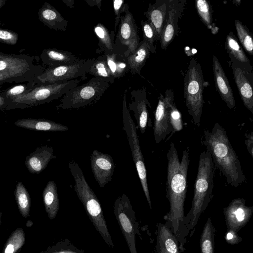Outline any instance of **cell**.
Wrapping results in <instances>:
<instances>
[{
	"mask_svg": "<svg viewBox=\"0 0 253 253\" xmlns=\"http://www.w3.org/2000/svg\"><path fill=\"white\" fill-rule=\"evenodd\" d=\"M168 160L166 197L169 203V211L164 216L165 224L176 236L179 225L184 217V205L187 186L189 155L183 151L179 161L174 144L171 142L167 154Z\"/></svg>",
	"mask_w": 253,
	"mask_h": 253,
	"instance_id": "cell-1",
	"label": "cell"
},
{
	"mask_svg": "<svg viewBox=\"0 0 253 253\" xmlns=\"http://www.w3.org/2000/svg\"><path fill=\"white\" fill-rule=\"evenodd\" d=\"M214 166L211 157L207 151L201 152L194 187L191 208L184 216L176 235L181 253L185 250L187 238L192 237L201 214L206 210L213 197Z\"/></svg>",
	"mask_w": 253,
	"mask_h": 253,
	"instance_id": "cell-2",
	"label": "cell"
},
{
	"mask_svg": "<svg viewBox=\"0 0 253 253\" xmlns=\"http://www.w3.org/2000/svg\"><path fill=\"white\" fill-rule=\"evenodd\" d=\"M203 142L211 155L214 166L224 176L228 184L237 188L246 180L238 155L225 129L216 123L211 131L204 130Z\"/></svg>",
	"mask_w": 253,
	"mask_h": 253,
	"instance_id": "cell-3",
	"label": "cell"
},
{
	"mask_svg": "<svg viewBox=\"0 0 253 253\" xmlns=\"http://www.w3.org/2000/svg\"><path fill=\"white\" fill-rule=\"evenodd\" d=\"M68 167L75 180L74 189L89 218L105 242L109 247L113 248L114 245L98 199L86 181L78 163L72 160L69 162Z\"/></svg>",
	"mask_w": 253,
	"mask_h": 253,
	"instance_id": "cell-4",
	"label": "cell"
},
{
	"mask_svg": "<svg viewBox=\"0 0 253 253\" xmlns=\"http://www.w3.org/2000/svg\"><path fill=\"white\" fill-rule=\"evenodd\" d=\"M34 57L25 54H9L0 59V85L12 83L35 82L46 68L35 63Z\"/></svg>",
	"mask_w": 253,
	"mask_h": 253,
	"instance_id": "cell-5",
	"label": "cell"
},
{
	"mask_svg": "<svg viewBox=\"0 0 253 253\" xmlns=\"http://www.w3.org/2000/svg\"><path fill=\"white\" fill-rule=\"evenodd\" d=\"M110 85L108 79L93 77L86 83L69 90L61 98L55 109L72 110L93 105Z\"/></svg>",
	"mask_w": 253,
	"mask_h": 253,
	"instance_id": "cell-6",
	"label": "cell"
},
{
	"mask_svg": "<svg viewBox=\"0 0 253 253\" xmlns=\"http://www.w3.org/2000/svg\"><path fill=\"white\" fill-rule=\"evenodd\" d=\"M184 95L188 113L194 123L199 126L203 111L204 78L202 69L195 59H191L184 79Z\"/></svg>",
	"mask_w": 253,
	"mask_h": 253,
	"instance_id": "cell-7",
	"label": "cell"
},
{
	"mask_svg": "<svg viewBox=\"0 0 253 253\" xmlns=\"http://www.w3.org/2000/svg\"><path fill=\"white\" fill-rule=\"evenodd\" d=\"M126 92L124 94L123 100V129L125 130L129 145L131 150L132 159L137 172L140 183L150 209H152V203L148 189L147 171L144 159L139 144L137 133V128L132 119L126 106Z\"/></svg>",
	"mask_w": 253,
	"mask_h": 253,
	"instance_id": "cell-8",
	"label": "cell"
},
{
	"mask_svg": "<svg viewBox=\"0 0 253 253\" xmlns=\"http://www.w3.org/2000/svg\"><path fill=\"white\" fill-rule=\"evenodd\" d=\"M82 79L52 84H40L29 92L20 95L11 100L12 103L20 105L36 106L58 99L71 89L78 86Z\"/></svg>",
	"mask_w": 253,
	"mask_h": 253,
	"instance_id": "cell-9",
	"label": "cell"
},
{
	"mask_svg": "<svg viewBox=\"0 0 253 253\" xmlns=\"http://www.w3.org/2000/svg\"><path fill=\"white\" fill-rule=\"evenodd\" d=\"M113 211L130 253H137L136 235L139 233L138 222L128 197L124 193L114 202Z\"/></svg>",
	"mask_w": 253,
	"mask_h": 253,
	"instance_id": "cell-10",
	"label": "cell"
},
{
	"mask_svg": "<svg viewBox=\"0 0 253 253\" xmlns=\"http://www.w3.org/2000/svg\"><path fill=\"white\" fill-rule=\"evenodd\" d=\"M92 59L78 60L74 63L56 67L46 68L42 74L35 80L37 85L64 82L81 77L82 80L87 78Z\"/></svg>",
	"mask_w": 253,
	"mask_h": 253,
	"instance_id": "cell-11",
	"label": "cell"
},
{
	"mask_svg": "<svg viewBox=\"0 0 253 253\" xmlns=\"http://www.w3.org/2000/svg\"><path fill=\"white\" fill-rule=\"evenodd\" d=\"M124 13L121 16L115 43L118 52L127 57L136 51L140 38L135 21L126 3Z\"/></svg>",
	"mask_w": 253,
	"mask_h": 253,
	"instance_id": "cell-12",
	"label": "cell"
},
{
	"mask_svg": "<svg viewBox=\"0 0 253 253\" xmlns=\"http://www.w3.org/2000/svg\"><path fill=\"white\" fill-rule=\"evenodd\" d=\"M174 101V94L172 90H167L165 96L160 95L155 112L153 126L154 139L159 144L165 140L171 133L172 129L169 120V110L170 105Z\"/></svg>",
	"mask_w": 253,
	"mask_h": 253,
	"instance_id": "cell-13",
	"label": "cell"
},
{
	"mask_svg": "<svg viewBox=\"0 0 253 253\" xmlns=\"http://www.w3.org/2000/svg\"><path fill=\"white\" fill-rule=\"evenodd\" d=\"M246 202L243 198L234 199L223 209L227 230L238 233L249 221L253 213V207L247 206Z\"/></svg>",
	"mask_w": 253,
	"mask_h": 253,
	"instance_id": "cell-14",
	"label": "cell"
},
{
	"mask_svg": "<svg viewBox=\"0 0 253 253\" xmlns=\"http://www.w3.org/2000/svg\"><path fill=\"white\" fill-rule=\"evenodd\" d=\"M186 0H169L165 24L160 39L162 49H166L178 32V21L182 16Z\"/></svg>",
	"mask_w": 253,
	"mask_h": 253,
	"instance_id": "cell-15",
	"label": "cell"
},
{
	"mask_svg": "<svg viewBox=\"0 0 253 253\" xmlns=\"http://www.w3.org/2000/svg\"><path fill=\"white\" fill-rule=\"evenodd\" d=\"M90 165L94 177L101 188L112 180L115 165L111 155L94 149L90 156Z\"/></svg>",
	"mask_w": 253,
	"mask_h": 253,
	"instance_id": "cell-16",
	"label": "cell"
},
{
	"mask_svg": "<svg viewBox=\"0 0 253 253\" xmlns=\"http://www.w3.org/2000/svg\"><path fill=\"white\" fill-rule=\"evenodd\" d=\"M131 102L128 104V110L132 111L141 133H144L148 124L149 114L148 107H151L147 99L145 89L133 90L130 92Z\"/></svg>",
	"mask_w": 253,
	"mask_h": 253,
	"instance_id": "cell-17",
	"label": "cell"
},
{
	"mask_svg": "<svg viewBox=\"0 0 253 253\" xmlns=\"http://www.w3.org/2000/svg\"><path fill=\"white\" fill-rule=\"evenodd\" d=\"M212 69L216 89L227 107L233 109L235 106L233 92L227 77L215 55L212 59Z\"/></svg>",
	"mask_w": 253,
	"mask_h": 253,
	"instance_id": "cell-18",
	"label": "cell"
},
{
	"mask_svg": "<svg viewBox=\"0 0 253 253\" xmlns=\"http://www.w3.org/2000/svg\"><path fill=\"white\" fill-rule=\"evenodd\" d=\"M53 148L51 146H42L27 156L25 164L29 171L32 173H40L47 166L49 162L55 159Z\"/></svg>",
	"mask_w": 253,
	"mask_h": 253,
	"instance_id": "cell-19",
	"label": "cell"
},
{
	"mask_svg": "<svg viewBox=\"0 0 253 253\" xmlns=\"http://www.w3.org/2000/svg\"><path fill=\"white\" fill-rule=\"evenodd\" d=\"M169 0H157L152 4L149 3L148 10L144 13L154 27L158 40L166 23Z\"/></svg>",
	"mask_w": 253,
	"mask_h": 253,
	"instance_id": "cell-20",
	"label": "cell"
},
{
	"mask_svg": "<svg viewBox=\"0 0 253 253\" xmlns=\"http://www.w3.org/2000/svg\"><path fill=\"white\" fill-rule=\"evenodd\" d=\"M156 250L157 253H180L179 242L171 230L165 224L157 226Z\"/></svg>",
	"mask_w": 253,
	"mask_h": 253,
	"instance_id": "cell-21",
	"label": "cell"
},
{
	"mask_svg": "<svg viewBox=\"0 0 253 253\" xmlns=\"http://www.w3.org/2000/svg\"><path fill=\"white\" fill-rule=\"evenodd\" d=\"M40 20L50 29L65 32L68 21L53 6L45 2L39 10Z\"/></svg>",
	"mask_w": 253,
	"mask_h": 253,
	"instance_id": "cell-22",
	"label": "cell"
},
{
	"mask_svg": "<svg viewBox=\"0 0 253 253\" xmlns=\"http://www.w3.org/2000/svg\"><path fill=\"white\" fill-rule=\"evenodd\" d=\"M233 76L244 106L253 114V92L251 84L242 69L232 64Z\"/></svg>",
	"mask_w": 253,
	"mask_h": 253,
	"instance_id": "cell-23",
	"label": "cell"
},
{
	"mask_svg": "<svg viewBox=\"0 0 253 253\" xmlns=\"http://www.w3.org/2000/svg\"><path fill=\"white\" fill-rule=\"evenodd\" d=\"M40 59L43 64L50 68L71 64L79 60L69 51L55 48L44 49Z\"/></svg>",
	"mask_w": 253,
	"mask_h": 253,
	"instance_id": "cell-24",
	"label": "cell"
},
{
	"mask_svg": "<svg viewBox=\"0 0 253 253\" xmlns=\"http://www.w3.org/2000/svg\"><path fill=\"white\" fill-rule=\"evenodd\" d=\"M15 125L21 127L38 130L65 131L69 128L61 124L45 119H23L18 120Z\"/></svg>",
	"mask_w": 253,
	"mask_h": 253,
	"instance_id": "cell-25",
	"label": "cell"
},
{
	"mask_svg": "<svg viewBox=\"0 0 253 253\" xmlns=\"http://www.w3.org/2000/svg\"><path fill=\"white\" fill-rule=\"evenodd\" d=\"M45 211L50 219L55 218L59 209V196L55 181H49L42 192Z\"/></svg>",
	"mask_w": 253,
	"mask_h": 253,
	"instance_id": "cell-26",
	"label": "cell"
},
{
	"mask_svg": "<svg viewBox=\"0 0 253 253\" xmlns=\"http://www.w3.org/2000/svg\"><path fill=\"white\" fill-rule=\"evenodd\" d=\"M150 51L146 42L143 40L136 51L126 57L129 72L133 75H140L141 70L149 57Z\"/></svg>",
	"mask_w": 253,
	"mask_h": 253,
	"instance_id": "cell-27",
	"label": "cell"
},
{
	"mask_svg": "<svg viewBox=\"0 0 253 253\" xmlns=\"http://www.w3.org/2000/svg\"><path fill=\"white\" fill-rule=\"evenodd\" d=\"M94 32L99 41V48L96 50L97 53L103 51L119 53L115 43V31L109 32L105 25L98 23L94 26Z\"/></svg>",
	"mask_w": 253,
	"mask_h": 253,
	"instance_id": "cell-28",
	"label": "cell"
},
{
	"mask_svg": "<svg viewBox=\"0 0 253 253\" xmlns=\"http://www.w3.org/2000/svg\"><path fill=\"white\" fill-rule=\"evenodd\" d=\"M112 76L121 78L129 72L126 57L118 53L104 52L103 54Z\"/></svg>",
	"mask_w": 253,
	"mask_h": 253,
	"instance_id": "cell-29",
	"label": "cell"
},
{
	"mask_svg": "<svg viewBox=\"0 0 253 253\" xmlns=\"http://www.w3.org/2000/svg\"><path fill=\"white\" fill-rule=\"evenodd\" d=\"M215 229L209 217L204 225L200 239L201 253H214Z\"/></svg>",
	"mask_w": 253,
	"mask_h": 253,
	"instance_id": "cell-30",
	"label": "cell"
},
{
	"mask_svg": "<svg viewBox=\"0 0 253 253\" xmlns=\"http://www.w3.org/2000/svg\"><path fill=\"white\" fill-rule=\"evenodd\" d=\"M88 74L94 77L108 79L111 84L114 83L115 79L111 74L104 55L92 59Z\"/></svg>",
	"mask_w": 253,
	"mask_h": 253,
	"instance_id": "cell-31",
	"label": "cell"
},
{
	"mask_svg": "<svg viewBox=\"0 0 253 253\" xmlns=\"http://www.w3.org/2000/svg\"><path fill=\"white\" fill-rule=\"evenodd\" d=\"M25 234L22 228H17L10 234L1 253H19L25 243Z\"/></svg>",
	"mask_w": 253,
	"mask_h": 253,
	"instance_id": "cell-32",
	"label": "cell"
},
{
	"mask_svg": "<svg viewBox=\"0 0 253 253\" xmlns=\"http://www.w3.org/2000/svg\"><path fill=\"white\" fill-rule=\"evenodd\" d=\"M14 193L20 214L24 218H28L30 216L31 199L28 191L21 182L17 183Z\"/></svg>",
	"mask_w": 253,
	"mask_h": 253,
	"instance_id": "cell-33",
	"label": "cell"
},
{
	"mask_svg": "<svg viewBox=\"0 0 253 253\" xmlns=\"http://www.w3.org/2000/svg\"><path fill=\"white\" fill-rule=\"evenodd\" d=\"M225 48L235 59L240 63L250 65V61L232 32L226 37Z\"/></svg>",
	"mask_w": 253,
	"mask_h": 253,
	"instance_id": "cell-34",
	"label": "cell"
},
{
	"mask_svg": "<svg viewBox=\"0 0 253 253\" xmlns=\"http://www.w3.org/2000/svg\"><path fill=\"white\" fill-rule=\"evenodd\" d=\"M196 9L201 20L212 34L218 32V28L212 22L211 5L206 0H197Z\"/></svg>",
	"mask_w": 253,
	"mask_h": 253,
	"instance_id": "cell-35",
	"label": "cell"
},
{
	"mask_svg": "<svg viewBox=\"0 0 253 253\" xmlns=\"http://www.w3.org/2000/svg\"><path fill=\"white\" fill-rule=\"evenodd\" d=\"M235 28L239 41L245 50L250 55L253 54V40L252 35L242 22L235 21Z\"/></svg>",
	"mask_w": 253,
	"mask_h": 253,
	"instance_id": "cell-36",
	"label": "cell"
},
{
	"mask_svg": "<svg viewBox=\"0 0 253 253\" xmlns=\"http://www.w3.org/2000/svg\"><path fill=\"white\" fill-rule=\"evenodd\" d=\"M39 253H85L77 248L69 240L65 239L49 247L45 251Z\"/></svg>",
	"mask_w": 253,
	"mask_h": 253,
	"instance_id": "cell-37",
	"label": "cell"
},
{
	"mask_svg": "<svg viewBox=\"0 0 253 253\" xmlns=\"http://www.w3.org/2000/svg\"><path fill=\"white\" fill-rule=\"evenodd\" d=\"M141 27L143 35V40L148 44L150 52L155 53V42L158 41V39L154 27L148 20L141 22Z\"/></svg>",
	"mask_w": 253,
	"mask_h": 253,
	"instance_id": "cell-38",
	"label": "cell"
},
{
	"mask_svg": "<svg viewBox=\"0 0 253 253\" xmlns=\"http://www.w3.org/2000/svg\"><path fill=\"white\" fill-rule=\"evenodd\" d=\"M35 82L29 83L27 84H19L8 89L2 95L5 98L11 100L14 97L20 95L26 94L31 91L37 85Z\"/></svg>",
	"mask_w": 253,
	"mask_h": 253,
	"instance_id": "cell-39",
	"label": "cell"
},
{
	"mask_svg": "<svg viewBox=\"0 0 253 253\" xmlns=\"http://www.w3.org/2000/svg\"><path fill=\"white\" fill-rule=\"evenodd\" d=\"M169 120L172 129V134L183 128L182 116L174 101L171 103L169 108Z\"/></svg>",
	"mask_w": 253,
	"mask_h": 253,
	"instance_id": "cell-40",
	"label": "cell"
},
{
	"mask_svg": "<svg viewBox=\"0 0 253 253\" xmlns=\"http://www.w3.org/2000/svg\"><path fill=\"white\" fill-rule=\"evenodd\" d=\"M17 33L0 28V42L10 45H15L18 39Z\"/></svg>",
	"mask_w": 253,
	"mask_h": 253,
	"instance_id": "cell-41",
	"label": "cell"
},
{
	"mask_svg": "<svg viewBox=\"0 0 253 253\" xmlns=\"http://www.w3.org/2000/svg\"><path fill=\"white\" fill-rule=\"evenodd\" d=\"M113 8L115 14V32L116 31L117 27L119 25L121 14L125 12V3L123 0H115L113 1Z\"/></svg>",
	"mask_w": 253,
	"mask_h": 253,
	"instance_id": "cell-42",
	"label": "cell"
},
{
	"mask_svg": "<svg viewBox=\"0 0 253 253\" xmlns=\"http://www.w3.org/2000/svg\"><path fill=\"white\" fill-rule=\"evenodd\" d=\"M224 238L225 241L231 245H237L242 241V238L237 233L230 230H227Z\"/></svg>",
	"mask_w": 253,
	"mask_h": 253,
	"instance_id": "cell-43",
	"label": "cell"
},
{
	"mask_svg": "<svg viewBox=\"0 0 253 253\" xmlns=\"http://www.w3.org/2000/svg\"><path fill=\"white\" fill-rule=\"evenodd\" d=\"M246 139L245 143L246 145L248 152L252 157H253V132L250 133H246Z\"/></svg>",
	"mask_w": 253,
	"mask_h": 253,
	"instance_id": "cell-44",
	"label": "cell"
},
{
	"mask_svg": "<svg viewBox=\"0 0 253 253\" xmlns=\"http://www.w3.org/2000/svg\"><path fill=\"white\" fill-rule=\"evenodd\" d=\"M10 104H15L11 100L8 99L2 95H0V109L4 108Z\"/></svg>",
	"mask_w": 253,
	"mask_h": 253,
	"instance_id": "cell-45",
	"label": "cell"
},
{
	"mask_svg": "<svg viewBox=\"0 0 253 253\" xmlns=\"http://www.w3.org/2000/svg\"><path fill=\"white\" fill-rule=\"evenodd\" d=\"M85 1L90 6H97L99 9L101 10L102 0H85Z\"/></svg>",
	"mask_w": 253,
	"mask_h": 253,
	"instance_id": "cell-46",
	"label": "cell"
},
{
	"mask_svg": "<svg viewBox=\"0 0 253 253\" xmlns=\"http://www.w3.org/2000/svg\"><path fill=\"white\" fill-rule=\"evenodd\" d=\"M62 1L65 3V4L70 7H74V0H62Z\"/></svg>",
	"mask_w": 253,
	"mask_h": 253,
	"instance_id": "cell-47",
	"label": "cell"
},
{
	"mask_svg": "<svg viewBox=\"0 0 253 253\" xmlns=\"http://www.w3.org/2000/svg\"><path fill=\"white\" fill-rule=\"evenodd\" d=\"M6 1V0H0V10L1 8V7L4 5L5 2ZM1 22L0 20V25H1Z\"/></svg>",
	"mask_w": 253,
	"mask_h": 253,
	"instance_id": "cell-48",
	"label": "cell"
},
{
	"mask_svg": "<svg viewBox=\"0 0 253 253\" xmlns=\"http://www.w3.org/2000/svg\"><path fill=\"white\" fill-rule=\"evenodd\" d=\"M8 55H9V54L0 53V59L5 57L7 56Z\"/></svg>",
	"mask_w": 253,
	"mask_h": 253,
	"instance_id": "cell-49",
	"label": "cell"
},
{
	"mask_svg": "<svg viewBox=\"0 0 253 253\" xmlns=\"http://www.w3.org/2000/svg\"><path fill=\"white\" fill-rule=\"evenodd\" d=\"M1 216H2V213L0 211V226L1 223Z\"/></svg>",
	"mask_w": 253,
	"mask_h": 253,
	"instance_id": "cell-50",
	"label": "cell"
}]
</instances>
